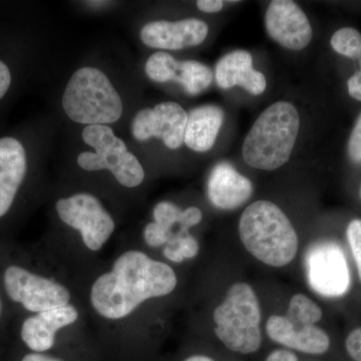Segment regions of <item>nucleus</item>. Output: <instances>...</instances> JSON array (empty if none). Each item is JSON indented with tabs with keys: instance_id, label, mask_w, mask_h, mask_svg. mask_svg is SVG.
I'll return each instance as SVG.
<instances>
[{
	"instance_id": "obj_1",
	"label": "nucleus",
	"mask_w": 361,
	"mask_h": 361,
	"mask_svg": "<svg viewBox=\"0 0 361 361\" xmlns=\"http://www.w3.org/2000/svg\"><path fill=\"white\" fill-rule=\"evenodd\" d=\"M171 266L141 251L123 253L92 285L90 301L94 310L108 319H122L148 299L169 295L177 286Z\"/></svg>"
},
{
	"instance_id": "obj_2",
	"label": "nucleus",
	"mask_w": 361,
	"mask_h": 361,
	"mask_svg": "<svg viewBox=\"0 0 361 361\" xmlns=\"http://www.w3.org/2000/svg\"><path fill=\"white\" fill-rule=\"evenodd\" d=\"M239 235L246 250L271 267H284L295 258L298 235L283 211L269 201L250 204L239 221Z\"/></svg>"
},
{
	"instance_id": "obj_3",
	"label": "nucleus",
	"mask_w": 361,
	"mask_h": 361,
	"mask_svg": "<svg viewBox=\"0 0 361 361\" xmlns=\"http://www.w3.org/2000/svg\"><path fill=\"white\" fill-rule=\"evenodd\" d=\"M300 127L295 106L277 102L258 116L244 141L242 154L247 165L274 171L290 159Z\"/></svg>"
},
{
	"instance_id": "obj_4",
	"label": "nucleus",
	"mask_w": 361,
	"mask_h": 361,
	"mask_svg": "<svg viewBox=\"0 0 361 361\" xmlns=\"http://www.w3.org/2000/svg\"><path fill=\"white\" fill-rule=\"evenodd\" d=\"M216 336L233 353L251 355L260 348L261 308L251 285L238 282L230 286L224 301L213 314Z\"/></svg>"
},
{
	"instance_id": "obj_5",
	"label": "nucleus",
	"mask_w": 361,
	"mask_h": 361,
	"mask_svg": "<svg viewBox=\"0 0 361 361\" xmlns=\"http://www.w3.org/2000/svg\"><path fill=\"white\" fill-rule=\"evenodd\" d=\"M66 115L82 125L116 123L123 114L122 99L108 77L94 68L73 73L63 97Z\"/></svg>"
},
{
	"instance_id": "obj_6",
	"label": "nucleus",
	"mask_w": 361,
	"mask_h": 361,
	"mask_svg": "<svg viewBox=\"0 0 361 361\" xmlns=\"http://www.w3.org/2000/svg\"><path fill=\"white\" fill-rule=\"evenodd\" d=\"M85 144L96 153L84 152L78 157L80 167L85 171L110 170L121 185L127 188L139 186L145 179L141 163L128 151L125 142L116 137L108 126H87L82 132Z\"/></svg>"
},
{
	"instance_id": "obj_7",
	"label": "nucleus",
	"mask_w": 361,
	"mask_h": 361,
	"mask_svg": "<svg viewBox=\"0 0 361 361\" xmlns=\"http://www.w3.org/2000/svg\"><path fill=\"white\" fill-rule=\"evenodd\" d=\"M4 288L9 298L33 313L68 305L71 293L63 285L18 265L4 271Z\"/></svg>"
},
{
	"instance_id": "obj_8",
	"label": "nucleus",
	"mask_w": 361,
	"mask_h": 361,
	"mask_svg": "<svg viewBox=\"0 0 361 361\" xmlns=\"http://www.w3.org/2000/svg\"><path fill=\"white\" fill-rule=\"evenodd\" d=\"M59 218L82 234L85 245L99 251L115 231V222L96 197L87 193L73 195L56 203Z\"/></svg>"
},
{
	"instance_id": "obj_9",
	"label": "nucleus",
	"mask_w": 361,
	"mask_h": 361,
	"mask_svg": "<svg viewBox=\"0 0 361 361\" xmlns=\"http://www.w3.org/2000/svg\"><path fill=\"white\" fill-rule=\"evenodd\" d=\"M310 288L318 295L343 296L350 287V272L344 252L334 242H318L305 256Z\"/></svg>"
},
{
	"instance_id": "obj_10",
	"label": "nucleus",
	"mask_w": 361,
	"mask_h": 361,
	"mask_svg": "<svg viewBox=\"0 0 361 361\" xmlns=\"http://www.w3.org/2000/svg\"><path fill=\"white\" fill-rule=\"evenodd\" d=\"M188 114L179 104L166 102L154 109H144L135 115L133 135L140 142L161 137L169 149H176L184 142Z\"/></svg>"
},
{
	"instance_id": "obj_11",
	"label": "nucleus",
	"mask_w": 361,
	"mask_h": 361,
	"mask_svg": "<svg viewBox=\"0 0 361 361\" xmlns=\"http://www.w3.org/2000/svg\"><path fill=\"white\" fill-rule=\"evenodd\" d=\"M265 27L271 39L292 51L305 49L312 39L307 16L290 0L271 2L265 14Z\"/></svg>"
},
{
	"instance_id": "obj_12",
	"label": "nucleus",
	"mask_w": 361,
	"mask_h": 361,
	"mask_svg": "<svg viewBox=\"0 0 361 361\" xmlns=\"http://www.w3.org/2000/svg\"><path fill=\"white\" fill-rule=\"evenodd\" d=\"M209 27L203 20L188 18L179 21H153L141 30V39L153 49H178L201 44L208 35Z\"/></svg>"
},
{
	"instance_id": "obj_13",
	"label": "nucleus",
	"mask_w": 361,
	"mask_h": 361,
	"mask_svg": "<svg viewBox=\"0 0 361 361\" xmlns=\"http://www.w3.org/2000/svg\"><path fill=\"white\" fill-rule=\"evenodd\" d=\"M27 152L16 137H0V219L13 208L27 174Z\"/></svg>"
},
{
	"instance_id": "obj_14",
	"label": "nucleus",
	"mask_w": 361,
	"mask_h": 361,
	"mask_svg": "<svg viewBox=\"0 0 361 361\" xmlns=\"http://www.w3.org/2000/svg\"><path fill=\"white\" fill-rule=\"evenodd\" d=\"M78 318V310L71 304L35 313L23 322L20 330L21 339L35 353H44L54 345L56 332L73 324Z\"/></svg>"
},
{
	"instance_id": "obj_15",
	"label": "nucleus",
	"mask_w": 361,
	"mask_h": 361,
	"mask_svg": "<svg viewBox=\"0 0 361 361\" xmlns=\"http://www.w3.org/2000/svg\"><path fill=\"white\" fill-rule=\"evenodd\" d=\"M266 331L276 343L306 355H323L330 348L329 336L322 329L315 325L292 324L285 316H270L266 323Z\"/></svg>"
},
{
	"instance_id": "obj_16",
	"label": "nucleus",
	"mask_w": 361,
	"mask_h": 361,
	"mask_svg": "<svg viewBox=\"0 0 361 361\" xmlns=\"http://www.w3.org/2000/svg\"><path fill=\"white\" fill-rule=\"evenodd\" d=\"M253 193V186L230 164L220 163L211 171L207 183L209 201L221 210H234L243 205Z\"/></svg>"
},
{
	"instance_id": "obj_17",
	"label": "nucleus",
	"mask_w": 361,
	"mask_h": 361,
	"mask_svg": "<svg viewBox=\"0 0 361 361\" xmlns=\"http://www.w3.org/2000/svg\"><path fill=\"white\" fill-rule=\"evenodd\" d=\"M215 78L222 89L239 85L254 96L264 92L267 87L265 75L254 70L252 56L246 51H235L223 56L216 65Z\"/></svg>"
},
{
	"instance_id": "obj_18",
	"label": "nucleus",
	"mask_w": 361,
	"mask_h": 361,
	"mask_svg": "<svg viewBox=\"0 0 361 361\" xmlns=\"http://www.w3.org/2000/svg\"><path fill=\"white\" fill-rule=\"evenodd\" d=\"M224 122V111L219 106L205 104L188 114L184 142L199 153L212 149Z\"/></svg>"
},
{
	"instance_id": "obj_19",
	"label": "nucleus",
	"mask_w": 361,
	"mask_h": 361,
	"mask_svg": "<svg viewBox=\"0 0 361 361\" xmlns=\"http://www.w3.org/2000/svg\"><path fill=\"white\" fill-rule=\"evenodd\" d=\"M213 73L208 66L195 61H179L175 82L190 94H198L212 84Z\"/></svg>"
},
{
	"instance_id": "obj_20",
	"label": "nucleus",
	"mask_w": 361,
	"mask_h": 361,
	"mask_svg": "<svg viewBox=\"0 0 361 361\" xmlns=\"http://www.w3.org/2000/svg\"><path fill=\"white\" fill-rule=\"evenodd\" d=\"M284 316L292 324L310 326L322 320V310L310 297L297 293L292 296L288 311Z\"/></svg>"
},
{
	"instance_id": "obj_21",
	"label": "nucleus",
	"mask_w": 361,
	"mask_h": 361,
	"mask_svg": "<svg viewBox=\"0 0 361 361\" xmlns=\"http://www.w3.org/2000/svg\"><path fill=\"white\" fill-rule=\"evenodd\" d=\"M198 241L189 232H178L173 234L164 249V255L169 260L175 263H180L185 259L196 257L199 253Z\"/></svg>"
},
{
	"instance_id": "obj_22",
	"label": "nucleus",
	"mask_w": 361,
	"mask_h": 361,
	"mask_svg": "<svg viewBox=\"0 0 361 361\" xmlns=\"http://www.w3.org/2000/svg\"><path fill=\"white\" fill-rule=\"evenodd\" d=\"M179 61H176L167 52H156L149 56L146 63L147 75L157 82H166L175 80Z\"/></svg>"
},
{
	"instance_id": "obj_23",
	"label": "nucleus",
	"mask_w": 361,
	"mask_h": 361,
	"mask_svg": "<svg viewBox=\"0 0 361 361\" xmlns=\"http://www.w3.org/2000/svg\"><path fill=\"white\" fill-rule=\"evenodd\" d=\"M332 49L337 54L353 59H361V33L353 27L337 30L330 40Z\"/></svg>"
},
{
	"instance_id": "obj_24",
	"label": "nucleus",
	"mask_w": 361,
	"mask_h": 361,
	"mask_svg": "<svg viewBox=\"0 0 361 361\" xmlns=\"http://www.w3.org/2000/svg\"><path fill=\"white\" fill-rule=\"evenodd\" d=\"M180 214L182 210L179 207L167 201L157 204L153 211L154 219L157 224L168 231H172L173 226L176 223H179Z\"/></svg>"
},
{
	"instance_id": "obj_25",
	"label": "nucleus",
	"mask_w": 361,
	"mask_h": 361,
	"mask_svg": "<svg viewBox=\"0 0 361 361\" xmlns=\"http://www.w3.org/2000/svg\"><path fill=\"white\" fill-rule=\"evenodd\" d=\"M349 246L353 251L356 266H357L358 275L361 281V220L355 219L349 223L346 230Z\"/></svg>"
},
{
	"instance_id": "obj_26",
	"label": "nucleus",
	"mask_w": 361,
	"mask_h": 361,
	"mask_svg": "<svg viewBox=\"0 0 361 361\" xmlns=\"http://www.w3.org/2000/svg\"><path fill=\"white\" fill-rule=\"evenodd\" d=\"M173 234L174 233L172 231H168L161 228L160 225L157 224L156 222H152L145 228L144 239L149 246L156 248V247L167 245L169 240L171 239Z\"/></svg>"
},
{
	"instance_id": "obj_27",
	"label": "nucleus",
	"mask_w": 361,
	"mask_h": 361,
	"mask_svg": "<svg viewBox=\"0 0 361 361\" xmlns=\"http://www.w3.org/2000/svg\"><path fill=\"white\" fill-rule=\"evenodd\" d=\"M348 155L351 161L361 163V113L349 137Z\"/></svg>"
},
{
	"instance_id": "obj_28",
	"label": "nucleus",
	"mask_w": 361,
	"mask_h": 361,
	"mask_svg": "<svg viewBox=\"0 0 361 361\" xmlns=\"http://www.w3.org/2000/svg\"><path fill=\"white\" fill-rule=\"evenodd\" d=\"M203 214L197 207H189L186 210L182 211L179 220L180 231L189 232V229L201 222Z\"/></svg>"
},
{
	"instance_id": "obj_29",
	"label": "nucleus",
	"mask_w": 361,
	"mask_h": 361,
	"mask_svg": "<svg viewBox=\"0 0 361 361\" xmlns=\"http://www.w3.org/2000/svg\"><path fill=\"white\" fill-rule=\"evenodd\" d=\"M348 353L355 361H361V327L348 334L345 341Z\"/></svg>"
},
{
	"instance_id": "obj_30",
	"label": "nucleus",
	"mask_w": 361,
	"mask_h": 361,
	"mask_svg": "<svg viewBox=\"0 0 361 361\" xmlns=\"http://www.w3.org/2000/svg\"><path fill=\"white\" fill-rule=\"evenodd\" d=\"M361 66V63H360ZM348 92L351 97L361 102V68L348 82Z\"/></svg>"
},
{
	"instance_id": "obj_31",
	"label": "nucleus",
	"mask_w": 361,
	"mask_h": 361,
	"mask_svg": "<svg viewBox=\"0 0 361 361\" xmlns=\"http://www.w3.org/2000/svg\"><path fill=\"white\" fill-rule=\"evenodd\" d=\"M265 361H299L295 353L288 349H276L267 356Z\"/></svg>"
},
{
	"instance_id": "obj_32",
	"label": "nucleus",
	"mask_w": 361,
	"mask_h": 361,
	"mask_svg": "<svg viewBox=\"0 0 361 361\" xmlns=\"http://www.w3.org/2000/svg\"><path fill=\"white\" fill-rule=\"evenodd\" d=\"M224 2L221 0H199L197 1V6L203 13H218L223 8Z\"/></svg>"
},
{
	"instance_id": "obj_33",
	"label": "nucleus",
	"mask_w": 361,
	"mask_h": 361,
	"mask_svg": "<svg viewBox=\"0 0 361 361\" xmlns=\"http://www.w3.org/2000/svg\"><path fill=\"white\" fill-rule=\"evenodd\" d=\"M20 361H63L59 358L52 357V356L42 355L40 353H28L23 356V360Z\"/></svg>"
},
{
	"instance_id": "obj_34",
	"label": "nucleus",
	"mask_w": 361,
	"mask_h": 361,
	"mask_svg": "<svg viewBox=\"0 0 361 361\" xmlns=\"http://www.w3.org/2000/svg\"><path fill=\"white\" fill-rule=\"evenodd\" d=\"M184 361H215L212 360V358L209 357V356L202 355H196L190 356L187 360Z\"/></svg>"
},
{
	"instance_id": "obj_35",
	"label": "nucleus",
	"mask_w": 361,
	"mask_h": 361,
	"mask_svg": "<svg viewBox=\"0 0 361 361\" xmlns=\"http://www.w3.org/2000/svg\"><path fill=\"white\" fill-rule=\"evenodd\" d=\"M2 301H1V299H0V317H1V314H2Z\"/></svg>"
},
{
	"instance_id": "obj_36",
	"label": "nucleus",
	"mask_w": 361,
	"mask_h": 361,
	"mask_svg": "<svg viewBox=\"0 0 361 361\" xmlns=\"http://www.w3.org/2000/svg\"><path fill=\"white\" fill-rule=\"evenodd\" d=\"M360 197H361V188H360Z\"/></svg>"
}]
</instances>
